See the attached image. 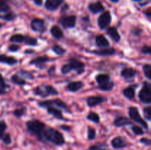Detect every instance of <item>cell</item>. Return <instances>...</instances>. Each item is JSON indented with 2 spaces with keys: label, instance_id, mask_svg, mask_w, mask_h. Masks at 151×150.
Instances as JSON below:
<instances>
[{
  "label": "cell",
  "instance_id": "obj_49",
  "mask_svg": "<svg viewBox=\"0 0 151 150\" xmlns=\"http://www.w3.org/2000/svg\"><path fill=\"white\" fill-rule=\"evenodd\" d=\"M55 66H53L52 67H51L50 69V70H49V71H48V73H49V74L50 75H52V74H55Z\"/></svg>",
  "mask_w": 151,
  "mask_h": 150
},
{
  "label": "cell",
  "instance_id": "obj_37",
  "mask_svg": "<svg viewBox=\"0 0 151 150\" xmlns=\"http://www.w3.org/2000/svg\"><path fill=\"white\" fill-rule=\"evenodd\" d=\"M143 72L145 74V76L147 77L148 80H151V66L150 64H145L142 67Z\"/></svg>",
  "mask_w": 151,
  "mask_h": 150
},
{
  "label": "cell",
  "instance_id": "obj_56",
  "mask_svg": "<svg viewBox=\"0 0 151 150\" xmlns=\"http://www.w3.org/2000/svg\"><path fill=\"white\" fill-rule=\"evenodd\" d=\"M1 26H2V24H1L0 23V28H1Z\"/></svg>",
  "mask_w": 151,
  "mask_h": 150
},
{
  "label": "cell",
  "instance_id": "obj_50",
  "mask_svg": "<svg viewBox=\"0 0 151 150\" xmlns=\"http://www.w3.org/2000/svg\"><path fill=\"white\" fill-rule=\"evenodd\" d=\"M34 3H35L36 5L41 6L43 3V0H34Z\"/></svg>",
  "mask_w": 151,
  "mask_h": 150
},
{
  "label": "cell",
  "instance_id": "obj_30",
  "mask_svg": "<svg viewBox=\"0 0 151 150\" xmlns=\"http://www.w3.org/2000/svg\"><path fill=\"white\" fill-rule=\"evenodd\" d=\"M16 18V15L13 12L8 11L4 15H0V19L6 21H11Z\"/></svg>",
  "mask_w": 151,
  "mask_h": 150
},
{
  "label": "cell",
  "instance_id": "obj_24",
  "mask_svg": "<svg viewBox=\"0 0 151 150\" xmlns=\"http://www.w3.org/2000/svg\"><path fill=\"white\" fill-rule=\"evenodd\" d=\"M0 63L9 65V66H14L18 63L17 59L13 56H7L5 54H0Z\"/></svg>",
  "mask_w": 151,
  "mask_h": 150
},
{
  "label": "cell",
  "instance_id": "obj_6",
  "mask_svg": "<svg viewBox=\"0 0 151 150\" xmlns=\"http://www.w3.org/2000/svg\"><path fill=\"white\" fill-rule=\"evenodd\" d=\"M38 105L39 107H43V108H47L48 107H50V106H56V107H59L60 109H63V110H66V111L69 112V108H68L67 105H66V103L63 101H62L60 99H55L53 100H45V101H41L38 102Z\"/></svg>",
  "mask_w": 151,
  "mask_h": 150
},
{
  "label": "cell",
  "instance_id": "obj_5",
  "mask_svg": "<svg viewBox=\"0 0 151 150\" xmlns=\"http://www.w3.org/2000/svg\"><path fill=\"white\" fill-rule=\"evenodd\" d=\"M139 99L145 104H150L151 103V85L149 82H143L142 88L139 93Z\"/></svg>",
  "mask_w": 151,
  "mask_h": 150
},
{
  "label": "cell",
  "instance_id": "obj_1",
  "mask_svg": "<svg viewBox=\"0 0 151 150\" xmlns=\"http://www.w3.org/2000/svg\"><path fill=\"white\" fill-rule=\"evenodd\" d=\"M27 130L32 135L37 137L39 141H42L43 133L46 128L45 124L38 119H32L26 122Z\"/></svg>",
  "mask_w": 151,
  "mask_h": 150
},
{
  "label": "cell",
  "instance_id": "obj_54",
  "mask_svg": "<svg viewBox=\"0 0 151 150\" xmlns=\"http://www.w3.org/2000/svg\"><path fill=\"white\" fill-rule=\"evenodd\" d=\"M110 1L113 3H117L119 0H110Z\"/></svg>",
  "mask_w": 151,
  "mask_h": 150
},
{
  "label": "cell",
  "instance_id": "obj_32",
  "mask_svg": "<svg viewBox=\"0 0 151 150\" xmlns=\"http://www.w3.org/2000/svg\"><path fill=\"white\" fill-rule=\"evenodd\" d=\"M7 88H9V85L5 83L2 75L0 74V95H3L6 93Z\"/></svg>",
  "mask_w": 151,
  "mask_h": 150
},
{
  "label": "cell",
  "instance_id": "obj_42",
  "mask_svg": "<svg viewBox=\"0 0 151 150\" xmlns=\"http://www.w3.org/2000/svg\"><path fill=\"white\" fill-rule=\"evenodd\" d=\"M1 139L2 140V141L6 144V145H10L12 143L11 135L9 133H4V135H3V136L1 138Z\"/></svg>",
  "mask_w": 151,
  "mask_h": 150
},
{
  "label": "cell",
  "instance_id": "obj_31",
  "mask_svg": "<svg viewBox=\"0 0 151 150\" xmlns=\"http://www.w3.org/2000/svg\"><path fill=\"white\" fill-rule=\"evenodd\" d=\"M86 119L88 121H91L94 122V123L99 124L100 121V118L97 113H94V112H91L88 114V116H86Z\"/></svg>",
  "mask_w": 151,
  "mask_h": 150
},
{
  "label": "cell",
  "instance_id": "obj_18",
  "mask_svg": "<svg viewBox=\"0 0 151 150\" xmlns=\"http://www.w3.org/2000/svg\"><path fill=\"white\" fill-rule=\"evenodd\" d=\"M138 85H129L128 87L125 88V89L122 91V94H123L124 96L126 97L128 99L132 100L135 97V94H136V88H137Z\"/></svg>",
  "mask_w": 151,
  "mask_h": 150
},
{
  "label": "cell",
  "instance_id": "obj_35",
  "mask_svg": "<svg viewBox=\"0 0 151 150\" xmlns=\"http://www.w3.org/2000/svg\"><path fill=\"white\" fill-rule=\"evenodd\" d=\"M24 43L28 46H37L38 45V40L33 37L25 36Z\"/></svg>",
  "mask_w": 151,
  "mask_h": 150
},
{
  "label": "cell",
  "instance_id": "obj_9",
  "mask_svg": "<svg viewBox=\"0 0 151 150\" xmlns=\"http://www.w3.org/2000/svg\"><path fill=\"white\" fill-rule=\"evenodd\" d=\"M76 16L72 15V16H61L59 19L58 22L65 29H68V28L71 29V28H74L76 26Z\"/></svg>",
  "mask_w": 151,
  "mask_h": 150
},
{
  "label": "cell",
  "instance_id": "obj_3",
  "mask_svg": "<svg viewBox=\"0 0 151 150\" xmlns=\"http://www.w3.org/2000/svg\"><path fill=\"white\" fill-rule=\"evenodd\" d=\"M72 71H75L78 74H82L85 72V64L83 62L72 57L69 60L67 64L63 65L60 69V71L63 74H66Z\"/></svg>",
  "mask_w": 151,
  "mask_h": 150
},
{
  "label": "cell",
  "instance_id": "obj_46",
  "mask_svg": "<svg viewBox=\"0 0 151 150\" xmlns=\"http://www.w3.org/2000/svg\"><path fill=\"white\" fill-rule=\"evenodd\" d=\"M139 141L140 143L145 144V146H150L151 144V141L147 138H142Z\"/></svg>",
  "mask_w": 151,
  "mask_h": 150
},
{
  "label": "cell",
  "instance_id": "obj_7",
  "mask_svg": "<svg viewBox=\"0 0 151 150\" xmlns=\"http://www.w3.org/2000/svg\"><path fill=\"white\" fill-rule=\"evenodd\" d=\"M128 114H129L130 118L134 121L140 124L143 127L145 128L146 129H148V124L145 121V120H144L142 118L141 115H140L139 112L138 108L137 107H130L128 108Z\"/></svg>",
  "mask_w": 151,
  "mask_h": 150
},
{
  "label": "cell",
  "instance_id": "obj_57",
  "mask_svg": "<svg viewBox=\"0 0 151 150\" xmlns=\"http://www.w3.org/2000/svg\"><path fill=\"white\" fill-rule=\"evenodd\" d=\"M1 1H7V0H1Z\"/></svg>",
  "mask_w": 151,
  "mask_h": 150
},
{
  "label": "cell",
  "instance_id": "obj_8",
  "mask_svg": "<svg viewBox=\"0 0 151 150\" xmlns=\"http://www.w3.org/2000/svg\"><path fill=\"white\" fill-rule=\"evenodd\" d=\"M111 15L109 11H104L97 19V24L100 29H106L111 23Z\"/></svg>",
  "mask_w": 151,
  "mask_h": 150
},
{
  "label": "cell",
  "instance_id": "obj_17",
  "mask_svg": "<svg viewBox=\"0 0 151 150\" xmlns=\"http://www.w3.org/2000/svg\"><path fill=\"white\" fill-rule=\"evenodd\" d=\"M88 10L92 13L93 14H97L101 12H104L105 7L100 1H96V2H91L88 4Z\"/></svg>",
  "mask_w": 151,
  "mask_h": 150
},
{
  "label": "cell",
  "instance_id": "obj_27",
  "mask_svg": "<svg viewBox=\"0 0 151 150\" xmlns=\"http://www.w3.org/2000/svg\"><path fill=\"white\" fill-rule=\"evenodd\" d=\"M114 87V82L110 80L106 83L98 85L97 88L103 91H110L113 89Z\"/></svg>",
  "mask_w": 151,
  "mask_h": 150
},
{
  "label": "cell",
  "instance_id": "obj_22",
  "mask_svg": "<svg viewBox=\"0 0 151 150\" xmlns=\"http://www.w3.org/2000/svg\"><path fill=\"white\" fill-rule=\"evenodd\" d=\"M47 109V113L50 115H51V116H52L54 118H55V119H58V120H63L64 119L61 110H60L59 109L52 107V106L48 107Z\"/></svg>",
  "mask_w": 151,
  "mask_h": 150
},
{
  "label": "cell",
  "instance_id": "obj_15",
  "mask_svg": "<svg viewBox=\"0 0 151 150\" xmlns=\"http://www.w3.org/2000/svg\"><path fill=\"white\" fill-rule=\"evenodd\" d=\"M63 1L64 0H46L44 6L47 10L50 11H54L61 5Z\"/></svg>",
  "mask_w": 151,
  "mask_h": 150
},
{
  "label": "cell",
  "instance_id": "obj_38",
  "mask_svg": "<svg viewBox=\"0 0 151 150\" xmlns=\"http://www.w3.org/2000/svg\"><path fill=\"white\" fill-rule=\"evenodd\" d=\"M10 7L4 1L0 0V13H7L10 11Z\"/></svg>",
  "mask_w": 151,
  "mask_h": 150
},
{
  "label": "cell",
  "instance_id": "obj_47",
  "mask_svg": "<svg viewBox=\"0 0 151 150\" xmlns=\"http://www.w3.org/2000/svg\"><path fill=\"white\" fill-rule=\"evenodd\" d=\"M88 150H108V149L102 148V147H100V146L93 145V146H91L88 148Z\"/></svg>",
  "mask_w": 151,
  "mask_h": 150
},
{
  "label": "cell",
  "instance_id": "obj_41",
  "mask_svg": "<svg viewBox=\"0 0 151 150\" xmlns=\"http://www.w3.org/2000/svg\"><path fill=\"white\" fill-rule=\"evenodd\" d=\"M131 129H132L133 132L137 135H142L144 134V131H143L142 128L140 127L139 126H137V125H134L131 127Z\"/></svg>",
  "mask_w": 151,
  "mask_h": 150
},
{
  "label": "cell",
  "instance_id": "obj_23",
  "mask_svg": "<svg viewBox=\"0 0 151 150\" xmlns=\"http://www.w3.org/2000/svg\"><path fill=\"white\" fill-rule=\"evenodd\" d=\"M132 124V122L130 121L125 116H118L116 118L114 121V125L116 127H122V126H128V125Z\"/></svg>",
  "mask_w": 151,
  "mask_h": 150
},
{
  "label": "cell",
  "instance_id": "obj_51",
  "mask_svg": "<svg viewBox=\"0 0 151 150\" xmlns=\"http://www.w3.org/2000/svg\"><path fill=\"white\" fill-rule=\"evenodd\" d=\"M144 13H145V14L146 15V16H147V18H150V16H151V11H150V9H148V10H147V11L144 12Z\"/></svg>",
  "mask_w": 151,
  "mask_h": 150
},
{
  "label": "cell",
  "instance_id": "obj_28",
  "mask_svg": "<svg viewBox=\"0 0 151 150\" xmlns=\"http://www.w3.org/2000/svg\"><path fill=\"white\" fill-rule=\"evenodd\" d=\"M11 80L13 83L17 85H20V86H22V85H24L27 84L26 80L22 77H21L17 74H15L11 76Z\"/></svg>",
  "mask_w": 151,
  "mask_h": 150
},
{
  "label": "cell",
  "instance_id": "obj_53",
  "mask_svg": "<svg viewBox=\"0 0 151 150\" xmlns=\"http://www.w3.org/2000/svg\"><path fill=\"white\" fill-rule=\"evenodd\" d=\"M60 127H61V129H65V130H69V126H64V125H63V126H60Z\"/></svg>",
  "mask_w": 151,
  "mask_h": 150
},
{
  "label": "cell",
  "instance_id": "obj_2",
  "mask_svg": "<svg viewBox=\"0 0 151 150\" xmlns=\"http://www.w3.org/2000/svg\"><path fill=\"white\" fill-rule=\"evenodd\" d=\"M43 139L49 141L55 146H61L65 144V139L61 132L54 128L45 129L43 133Z\"/></svg>",
  "mask_w": 151,
  "mask_h": 150
},
{
  "label": "cell",
  "instance_id": "obj_48",
  "mask_svg": "<svg viewBox=\"0 0 151 150\" xmlns=\"http://www.w3.org/2000/svg\"><path fill=\"white\" fill-rule=\"evenodd\" d=\"M142 32V29H140V28H134V34L135 35H139Z\"/></svg>",
  "mask_w": 151,
  "mask_h": 150
},
{
  "label": "cell",
  "instance_id": "obj_26",
  "mask_svg": "<svg viewBox=\"0 0 151 150\" xmlns=\"http://www.w3.org/2000/svg\"><path fill=\"white\" fill-rule=\"evenodd\" d=\"M95 80L98 84V85H100L110 81L111 76L108 74H99L96 75Z\"/></svg>",
  "mask_w": 151,
  "mask_h": 150
},
{
  "label": "cell",
  "instance_id": "obj_44",
  "mask_svg": "<svg viewBox=\"0 0 151 150\" xmlns=\"http://www.w3.org/2000/svg\"><path fill=\"white\" fill-rule=\"evenodd\" d=\"M19 49H20V46L16 45V44H13V45H10L8 46V50L11 52H16Z\"/></svg>",
  "mask_w": 151,
  "mask_h": 150
},
{
  "label": "cell",
  "instance_id": "obj_25",
  "mask_svg": "<svg viewBox=\"0 0 151 150\" xmlns=\"http://www.w3.org/2000/svg\"><path fill=\"white\" fill-rule=\"evenodd\" d=\"M50 33L57 40H60V38L63 37V30L57 25H54V26H52L51 29H50Z\"/></svg>",
  "mask_w": 151,
  "mask_h": 150
},
{
  "label": "cell",
  "instance_id": "obj_33",
  "mask_svg": "<svg viewBox=\"0 0 151 150\" xmlns=\"http://www.w3.org/2000/svg\"><path fill=\"white\" fill-rule=\"evenodd\" d=\"M17 74H19L21 77H22L23 79H24L25 80L26 79H29V80H32V79H34V76H32V74L29 73L27 71L24 70H20L17 73Z\"/></svg>",
  "mask_w": 151,
  "mask_h": 150
},
{
  "label": "cell",
  "instance_id": "obj_14",
  "mask_svg": "<svg viewBox=\"0 0 151 150\" xmlns=\"http://www.w3.org/2000/svg\"><path fill=\"white\" fill-rule=\"evenodd\" d=\"M91 53L98 56H111L116 54V50L114 48H103L100 49H94L91 51Z\"/></svg>",
  "mask_w": 151,
  "mask_h": 150
},
{
  "label": "cell",
  "instance_id": "obj_16",
  "mask_svg": "<svg viewBox=\"0 0 151 150\" xmlns=\"http://www.w3.org/2000/svg\"><path fill=\"white\" fill-rule=\"evenodd\" d=\"M137 71L134 68H125L122 70L120 74L122 77L125 79H132L135 77Z\"/></svg>",
  "mask_w": 151,
  "mask_h": 150
},
{
  "label": "cell",
  "instance_id": "obj_12",
  "mask_svg": "<svg viewBox=\"0 0 151 150\" xmlns=\"http://www.w3.org/2000/svg\"><path fill=\"white\" fill-rule=\"evenodd\" d=\"M111 146L113 148L116 149H124L125 147L128 146V143L126 141L124 137L122 136H117L113 138L111 141Z\"/></svg>",
  "mask_w": 151,
  "mask_h": 150
},
{
  "label": "cell",
  "instance_id": "obj_34",
  "mask_svg": "<svg viewBox=\"0 0 151 150\" xmlns=\"http://www.w3.org/2000/svg\"><path fill=\"white\" fill-rule=\"evenodd\" d=\"M52 50L55 53L58 55H63V54H65L66 51V50L64 48L61 46L60 45H54L52 47Z\"/></svg>",
  "mask_w": 151,
  "mask_h": 150
},
{
  "label": "cell",
  "instance_id": "obj_52",
  "mask_svg": "<svg viewBox=\"0 0 151 150\" xmlns=\"http://www.w3.org/2000/svg\"><path fill=\"white\" fill-rule=\"evenodd\" d=\"M34 51H35L32 49H27L24 51V54H33Z\"/></svg>",
  "mask_w": 151,
  "mask_h": 150
},
{
  "label": "cell",
  "instance_id": "obj_13",
  "mask_svg": "<svg viewBox=\"0 0 151 150\" xmlns=\"http://www.w3.org/2000/svg\"><path fill=\"white\" fill-rule=\"evenodd\" d=\"M106 101H107V99L106 98L100 96H88L86 99V103L88 107H96V106L99 105L101 103Z\"/></svg>",
  "mask_w": 151,
  "mask_h": 150
},
{
  "label": "cell",
  "instance_id": "obj_29",
  "mask_svg": "<svg viewBox=\"0 0 151 150\" xmlns=\"http://www.w3.org/2000/svg\"><path fill=\"white\" fill-rule=\"evenodd\" d=\"M25 36L22 34H15L12 35L10 38V41L15 44H20V43L24 42Z\"/></svg>",
  "mask_w": 151,
  "mask_h": 150
},
{
  "label": "cell",
  "instance_id": "obj_45",
  "mask_svg": "<svg viewBox=\"0 0 151 150\" xmlns=\"http://www.w3.org/2000/svg\"><path fill=\"white\" fill-rule=\"evenodd\" d=\"M150 52H151V49L150 46H147V45L143 46V47L142 48V54H150Z\"/></svg>",
  "mask_w": 151,
  "mask_h": 150
},
{
  "label": "cell",
  "instance_id": "obj_20",
  "mask_svg": "<svg viewBox=\"0 0 151 150\" xmlns=\"http://www.w3.org/2000/svg\"><path fill=\"white\" fill-rule=\"evenodd\" d=\"M84 86V83L81 81H75V82H71L66 85V89L70 92H77L82 89Z\"/></svg>",
  "mask_w": 151,
  "mask_h": 150
},
{
  "label": "cell",
  "instance_id": "obj_40",
  "mask_svg": "<svg viewBox=\"0 0 151 150\" xmlns=\"http://www.w3.org/2000/svg\"><path fill=\"white\" fill-rule=\"evenodd\" d=\"M143 114H144L145 118L147 121L151 120V107L150 105L145 107L143 109Z\"/></svg>",
  "mask_w": 151,
  "mask_h": 150
},
{
  "label": "cell",
  "instance_id": "obj_21",
  "mask_svg": "<svg viewBox=\"0 0 151 150\" xmlns=\"http://www.w3.org/2000/svg\"><path fill=\"white\" fill-rule=\"evenodd\" d=\"M95 43L96 45L100 48H107L110 46V42L103 35H98L96 36Z\"/></svg>",
  "mask_w": 151,
  "mask_h": 150
},
{
  "label": "cell",
  "instance_id": "obj_39",
  "mask_svg": "<svg viewBox=\"0 0 151 150\" xmlns=\"http://www.w3.org/2000/svg\"><path fill=\"white\" fill-rule=\"evenodd\" d=\"M87 133H88V140L91 141V140H94V138L97 136V132L96 130L93 127H88V131H87Z\"/></svg>",
  "mask_w": 151,
  "mask_h": 150
},
{
  "label": "cell",
  "instance_id": "obj_43",
  "mask_svg": "<svg viewBox=\"0 0 151 150\" xmlns=\"http://www.w3.org/2000/svg\"><path fill=\"white\" fill-rule=\"evenodd\" d=\"M6 129H7V124H6L5 121H0V139L4 134Z\"/></svg>",
  "mask_w": 151,
  "mask_h": 150
},
{
  "label": "cell",
  "instance_id": "obj_4",
  "mask_svg": "<svg viewBox=\"0 0 151 150\" xmlns=\"http://www.w3.org/2000/svg\"><path fill=\"white\" fill-rule=\"evenodd\" d=\"M33 93L35 95L39 96L42 98H46L49 96H56L58 94V91L52 85H49L37 86L33 89Z\"/></svg>",
  "mask_w": 151,
  "mask_h": 150
},
{
  "label": "cell",
  "instance_id": "obj_10",
  "mask_svg": "<svg viewBox=\"0 0 151 150\" xmlns=\"http://www.w3.org/2000/svg\"><path fill=\"white\" fill-rule=\"evenodd\" d=\"M31 29L34 32H39V33H44L47 30V26L45 25V21L41 19H34L32 20L30 24Z\"/></svg>",
  "mask_w": 151,
  "mask_h": 150
},
{
  "label": "cell",
  "instance_id": "obj_19",
  "mask_svg": "<svg viewBox=\"0 0 151 150\" xmlns=\"http://www.w3.org/2000/svg\"><path fill=\"white\" fill-rule=\"evenodd\" d=\"M107 34L114 42H119L121 39V36L119 35L118 29L114 26H110L107 28Z\"/></svg>",
  "mask_w": 151,
  "mask_h": 150
},
{
  "label": "cell",
  "instance_id": "obj_55",
  "mask_svg": "<svg viewBox=\"0 0 151 150\" xmlns=\"http://www.w3.org/2000/svg\"><path fill=\"white\" fill-rule=\"evenodd\" d=\"M134 1H142V0H134Z\"/></svg>",
  "mask_w": 151,
  "mask_h": 150
},
{
  "label": "cell",
  "instance_id": "obj_11",
  "mask_svg": "<svg viewBox=\"0 0 151 150\" xmlns=\"http://www.w3.org/2000/svg\"><path fill=\"white\" fill-rule=\"evenodd\" d=\"M49 61H50V58L48 56H39V57H36L35 58L31 60L29 64L34 65L35 67L38 68L41 70H43L46 67L45 63H47Z\"/></svg>",
  "mask_w": 151,
  "mask_h": 150
},
{
  "label": "cell",
  "instance_id": "obj_36",
  "mask_svg": "<svg viewBox=\"0 0 151 150\" xmlns=\"http://www.w3.org/2000/svg\"><path fill=\"white\" fill-rule=\"evenodd\" d=\"M27 111V108L25 107H22L21 108H17L13 111V115L16 118H21L25 115Z\"/></svg>",
  "mask_w": 151,
  "mask_h": 150
}]
</instances>
